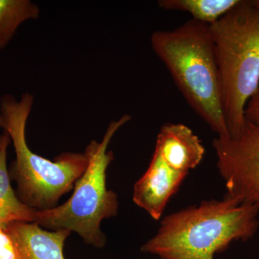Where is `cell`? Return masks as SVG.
<instances>
[{
    "label": "cell",
    "instance_id": "6da1fadb",
    "mask_svg": "<svg viewBox=\"0 0 259 259\" xmlns=\"http://www.w3.org/2000/svg\"><path fill=\"white\" fill-rule=\"evenodd\" d=\"M258 213L255 206L227 194L204 200L163 218L141 250L159 259H213L233 242L254 236Z\"/></svg>",
    "mask_w": 259,
    "mask_h": 259
},
{
    "label": "cell",
    "instance_id": "5b68a950",
    "mask_svg": "<svg viewBox=\"0 0 259 259\" xmlns=\"http://www.w3.org/2000/svg\"><path fill=\"white\" fill-rule=\"evenodd\" d=\"M131 119L125 115L112 121L100 142L90 141L84 151L88 166L75 183L72 195L61 205L37 210L35 223L51 231L75 232L85 243L95 248L105 246L106 237L100 225L103 220L117 215L119 208L117 194L107 187V170L114 160L108 146L117 131Z\"/></svg>",
    "mask_w": 259,
    "mask_h": 259
},
{
    "label": "cell",
    "instance_id": "30bf717a",
    "mask_svg": "<svg viewBox=\"0 0 259 259\" xmlns=\"http://www.w3.org/2000/svg\"><path fill=\"white\" fill-rule=\"evenodd\" d=\"M11 143L8 133L0 136V228L17 221L35 222L36 209L23 203L13 190L7 164V151Z\"/></svg>",
    "mask_w": 259,
    "mask_h": 259
},
{
    "label": "cell",
    "instance_id": "5bb4252c",
    "mask_svg": "<svg viewBox=\"0 0 259 259\" xmlns=\"http://www.w3.org/2000/svg\"><path fill=\"white\" fill-rule=\"evenodd\" d=\"M244 115L245 120L259 126V86L247 102Z\"/></svg>",
    "mask_w": 259,
    "mask_h": 259
},
{
    "label": "cell",
    "instance_id": "7c38bea8",
    "mask_svg": "<svg viewBox=\"0 0 259 259\" xmlns=\"http://www.w3.org/2000/svg\"><path fill=\"white\" fill-rule=\"evenodd\" d=\"M40 9L30 0H0V49H4L22 23L38 18Z\"/></svg>",
    "mask_w": 259,
    "mask_h": 259
},
{
    "label": "cell",
    "instance_id": "7a4b0ae2",
    "mask_svg": "<svg viewBox=\"0 0 259 259\" xmlns=\"http://www.w3.org/2000/svg\"><path fill=\"white\" fill-rule=\"evenodd\" d=\"M151 44L191 108L218 136L230 137L209 25L192 19L174 30L153 32Z\"/></svg>",
    "mask_w": 259,
    "mask_h": 259
},
{
    "label": "cell",
    "instance_id": "4fadbf2b",
    "mask_svg": "<svg viewBox=\"0 0 259 259\" xmlns=\"http://www.w3.org/2000/svg\"><path fill=\"white\" fill-rule=\"evenodd\" d=\"M0 259H20L14 242L3 228H0Z\"/></svg>",
    "mask_w": 259,
    "mask_h": 259
},
{
    "label": "cell",
    "instance_id": "8992f818",
    "mask_svg": "<svg viewBox=\"0 0 259 259\" xmlns=\"http://www.w3.org/2000/svg\"><path fill=\"white\" fill-rule=\"evenodd\" d=\"M212 147L227 195L259 210V126L245 120L236 136H218Z\"/></svg>",
    "mask_w": 259,
    "mask_h": 259
},
{
    "label": "cell",
    "instance_id": "9c48e42d",
    "mask_svg": "<svg viewBox=\"0 0 259 259\" xmlns=\"http://www.w3.org/2000/svg\"><path fill=\"white\" fill-rule=\"evenodd\" d=\"M14 242L20 259H65V242L71 232L49 231L35 222L17 221L5 228Z\"/></svg>",
    "mask_w": 259,
    "mask_h": 259
},
{
    "label": "cell",
    "instance_id": "52a82bcc",
    "mask_svg": "<svg viewBox=\"0 0 259 259\" xmlns=\"http://www.w3.org/2000/svg\"><path fill=\"white\" fill-rule=\"evenodd\" d=\"M187 175L177 171L153 152L147 170L135 184L133 200L153 220L158 221Z\"/></svg>",
    "mask_w": 259,
    "mask_h": 259
},
{
    "label": "cell",
    "instance_id": "ba28073f",
    "mask_svg": "<svg viewBox=\"0 0 259 259\" xmlns=\"http://www.w3.org/2000/svg\"><path fill=\"white\" fill-rule=\"evenodd\" d=\"M154 152L177 171L188 175L203 159L205 148L187 125L166 123L158 133Z\"/></svg>",
    "mask_w": 259,
    "mask_h": 259
},
{
    "label": "cell",
    "instance_id": "9a60e30c",
    "mask_svg": "<svg viewBox=\"0 0 259 259\" xmlns=\"http://www.w3.org/2000/svg\"><path fill=\"white\" fill-rule=\"evenodd\" d=\"M250 1H251L252 4L259 8V0H250Z\"/></svg>",
    "mask_w": 259,
    "mask_h": 259
},
{
    "label": "cell",
    "instance_id": "3957f363",
    "mask_svg": "<svg viewBox=\"0 0 259 259\" xmlns=\"http://www.w3.org/2000/svg\"><path fill=\"white\" fill-rule=\"evenodd\" d=\"M34 97L23 94L20 100L5 95L0 102V127L9 135L15 160L10 177L17 183L18 198L36 210L57 206L61 197L74 189L88 164L84 153L65 152L54 161L32 152L26 141V125Z\"/></svg>",
    "mask_w": 259,
    "mask_h": 259
},
{
    "label": "cell",
    "instance_id": "277c9868",
    "mask_svg": "<svg viewBox=\"0 0 259 259\" xmlns=\"http://www.w3.org/2000/svg\"><path fill=\"white\" fill-rule=\"evenodd\" d=\"M209 27L223 115L230 137H235L244 125L247 102L259 86V8L250 0H240Z\"/></svg>",
    "mask_w": 259,
    "mask_h": 259
},
{
    "label": "cell",
    "instance_id": "8fae6325",
    "mask_svg": "<svg viewBox=\"0 0 259 259\" xmlns=\"http://www.w3.org/2000/svg\"><path fill=\"white\" fill-rule=\"evenodd\" d=\"M240 0H160L158 6L168 11L190 13L199 23L211 25L239 3Z\"/></svg>",
    "mask_w": 259,
    "mask_h": 259
}]
</instances>
